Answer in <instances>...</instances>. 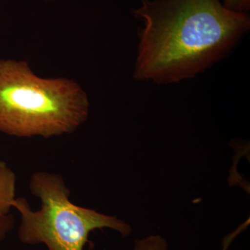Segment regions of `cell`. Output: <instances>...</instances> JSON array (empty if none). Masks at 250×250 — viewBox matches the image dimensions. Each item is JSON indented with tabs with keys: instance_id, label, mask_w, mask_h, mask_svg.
<instances>
[{
	"instance_id": "1",
	"label": "cell",
	"mask_w": 250,
	"mask_h": 250,
	"mask_svg": "<svg viewBox=\"0 0 250 250\" xmlns=\"http://www.w3.org/2000/svg\"><path fill=\"white\" fill-rule=\"evenodd\" d=\"M134 77L159 84L194 78L231 52L249 31L246 13L222 0H141Z\"/></svg>"
},
{
	"instance_id": "2",
	"label": "cell",
	"mask_w": 250,
	"mask_h": 250,
	"mask_svg": "<svg viewBox=\"0 0 250 250\" xmlns=\"http://www.w3.org/2000/svg\"><path fill=\"white\" fill-rule=\"evenodd\" d=\"M88 99L75 83L42 80L27 63L0 60V131L43 137L72 132L86 120Z\"/></svg>"
},
{
	"instance_id": "3",
	"label": "cell",
	"mask_w": 250,
	"mask_h": 250,
	"mask_svg": "<svg viewBox=\"0 0 250 250\" xmlns=\"http://www.w3.org/2000/svg\"><path fill=\"white\" fill-rule=\"evenodd\" d=\"M29 189L40 199V209L33 210L23 198L16 199L13 205L21 213L18 238L24 244H43L48 250H83L94 230L111 229L123 237L132 233L121 219L72 203L70 189L59 174L34 172Z\"/></svg>"
},
{
	"instance_id": "4",
	"label": "cell",
	"mask_w": 250,
	"mask_h": 250,
	"mask_svg": "<svg viewBox=\"0 0 250 250\" xmlns=\"http://www.w3.org/2000/svg\"><path fill=\"white\" fill-rule=\"evenodd\" d=\"M16 177L14 171L0 160V216L9 214L16 200Z\"/></svg>"
},
{
	"instance_id": "5",
	"label": "cell",
	"mask_w": 250,
	"mask_h": 250,
	"mask_svg": "<svg viewBox=\"0 0 250 250\" xmlns=\"http://www.w3.org/2000/svg\"><path fill=\"white\" fill-rule=\"evenodd\" d=\"M166 238L160 235H149L146 238L135 240L132 250H167Z\"/></svg>"
},
{
	"instance_id": "6",
	"label": "cell",
	"mask_w": 250,
	"mask_h": 250,
	"mask_svg": "<svg viewBox=\"0 0 250 250\" xmlns=\"http://www.w3.org/2000/svg\"><path fill=\"white\" fill-rule=\"evenodd\" d=\"M14 228V217L7 214L0 216V246Z\"/></svg>"
},
{
	"instance_id": "7",
	"label": "cell",
	"mask_w": 250,
	"mask_h": 250,
	"mask_svg": "<svg viewBox=\"0 0 250 250\" xmlns=\"http://www.w3.org/2000/svg\"><path fill=\"white\" fill-rule=\"evenodd\" d=\"M228 9L238 12L246 13L250 9V0H222Z\"/></svg>"
}]
</instances>
